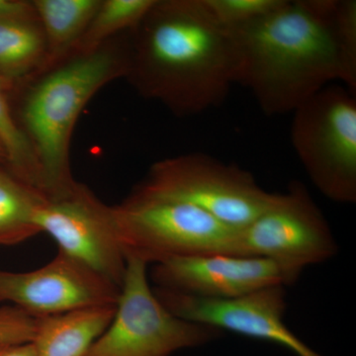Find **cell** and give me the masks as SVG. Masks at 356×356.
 Masks as SVG:
<instances>
[{
    "instance_id": "11",
    "label": "cell",
    "mask_w": 356,
    "mask_h": 356,
    "mask_svg": "<svg viewBox=\"0 0 356 356\" xmlns=\"http://www.w3.org/2000/svg\"><path fill=\"white\" fill-rule=\"evenodd\" d=\"M159 301L173 315L228 331L280 344L296 356H324L304 343L285 325L286 292L283 285L262 288L235 298H204L154 288Z\"/></svg>"
},
{
    "instance_id": "17",
    "label": "cell",
    "mask_w": 356,
    "mask_h": 356,
    "mask_svg": "<svg viewBox=\"0 0 356 356\" xmlns=\"http://www.w3.org/2000/svg\"><path fill=\"white\" fill-rule=\"evenodd\" d=\"M154 2V0H102L70 58L97 50L122 33L134 29Z\"/></svg>"
},
{
    "instance_id": "8",
    "label": "cell",
    "mask_w": 356,
    "mask_h": 356,
    "mask_svg": "<svg viewBox=\"0 0 356 356\" xmlns=\"http://www.w3.org/2000/svg\"><path fill=\"white\" fill-rule=\"evenodd\" d=\"M240 257H262L274 262L288 285L298 280L312 264L337 254L329 222L305 185L292 181L284 193L250 225L238 232Z\"/></svg>"
},
{
    "instance_id": "2",
    "label": "cell",
    "mask_w": 356,
    "mask_h": 356,
    "mask_svg": "<svg viewBox=\"0 0 356 356\" xmlns=\"http://www.w3.org/2000/svg\"><path fill=\"white\" fill-rule=\"evenodd\" d=\"M337 0H284L266 17L233 33L236 83L267 116L293 113L334 81L343 83Z\"/></svg>"
},
{
    "instance_id": "14",
    "label": "cell",
    "mask_w": 356,
    "mask_h": 356,
    "mask_svg": "<svg viewBox=\"0 0 356 356\" xmlns=\"http://www.w3.org/2000/svg\"><path fill=\"white\" fill-rule=\"evenodd\" d=\"M46 40L36 11L0 16V79L10 88L43 72Z\"/></svg>"
},
{
    "instance_id": "12",
    "label": "cell",
    "mask_w": 356,
    "mask_h": 356,
    "mask_svg": "<svg viewBox=\"0 0 356 356\" xmlns=\"http://www.w3.org/2000/svg\"><path fill=\"white\" fill-rule=\"evenodd\" d=\"M156 287L204 298L228 299L262 288L287 286L282 271L262 257L205 254L154 264Z\"/></svg>"
},
{
    "instance_id": "24",
    "label": "cell",
    "mask_w": 356,
    "mask_h": 356,
    "mask_svg": "<svg viewBox=\"0 0 356 356\" xmlns=\"http://www.w3.org/2000/svg\"><path fill=\"white\" fill-rule=\"evenodd\" d=\"M7 158L6 153L4 151V147L2 146L1 142H0V163H6Z\"/></svg>"
},
{
    "instance_id": "1",
    "label": "cell",
    "mask_w": 356,
    "mask_h": 356,
    "mask_svg": "<svg viewBox=\"0 0 356 356\" xmlns=\"http://www.w3.org/2000/svg\"><path fill=\"white\" fill-rule=\"evenodd\" d=\"M236 67L233 33L205 0H154L130 31L126 79L175 116H196L222 104L236 84Z\"/></svg>"
},
{
    "instance_id": "20",
    "label": "cell",
    "mask_w": 356,
    "mask_h": 356,
    "mask_svg": "<svg viewBox=\"0 0 356 356\" xmlns=\"http://www.w3.org/2000/svg\"><path fill=\"white\" fill-rule=\"evenodd\" d=\"M337 41L343 64V83L356 95V1L337 0Z\"/></svg>"
},
{
    "instance_id": "21",
    "label": "cell",
    "mask_w": 356,
    "mask_h": 356,
    "mask_svg": "<svg viewBox=\"0 0 356 356\" xmlns=\"http://www.w3.org/2000/svg\"><path fill=\"white\" fill-rule=\"evenodd\" d=\"M38 318L16 307L0 306V343H32Z\"/></svg>"
},
{
    "instance_id": "15",
    "label": "cell",
    "mask_w": 356,
    "mask_h": 356,
    "mask_svg": "<svg viewBox=\"0 0 356 356\" xmlns=\"http://www.w3.org/2000/svg\"><path fill=\"white\" fill-rule=\"evenodd\" d=\"M102 0H34L44 35L47 58L43 72L57 67L72 55Z\"/></svg>"
},
{
    "instance_id": "18",
    "label": "cell",
    "mask_w": 356,
    "mask_h": 356,
    "mask_svg": "<svg viewBox=\"0 0 356 356\" xmlns=\"http://www.w3.org/2000/svg\"><path fill=\"white\" fill-rule=\"evenodd\" d=\"M10 86L0 79V142L6 153L8 172L26 184L44 192L39 161L32 145L16 123L7 98Z\"/></svg>"
},
{
    "instance_id": "7",
    "label": "cell",
    "mask_w": 356,
    "mask_h": 356,
    "mask_svg": "<svg viewBox=\"0 0 356 356\" xmlns=\"http://www.w3.org/2000/svg\"><path fill=\"white\" fill-rule=\"evenodd\" d=\"M111 323L86 356H170L219 339L222 332L173 315L154 294L149 264L129 257Z\"/></svg>"
},
{
    "instance_id": "3",
    "label": "cell",
    "mask_w": 356,
    "mask_h": 356,
    "mask_svg": "<svg viewBox=\"0 0 356 356\" xmlns=\"http://www.w3.org/2000/svg\"><path fill=\"white\" fill-rule=\"evenodd\" d=\"M129 58L130 31L28 79L32 84L23 100L21 129L38 159L47 197L76 184L70 146L77 119L103 86L127 76Z\"/></svg>"
},
{
    "instance_id": "22",
    "label": "cell",
    "mask_w": 356,
    "mask_h": 356,
    "mask_svg": "<svg viewBox=\"0 0 356 356\" xmlns=\"http://www.w3.org/2000/svg\"><path fill=\"white\" fill-rule=\"evenodd\" d=\"M32 1L17 0H0V16H17L31 13L34 11Z\"/></svg>"
},
{
    "instance_id": "6",
    "label": "cell",
    "mask_w": 356,
    "mask_h": 356,
    "mask_svg": "<svg viewBox=\"0 0 356 356\" xmlns=\"http://www.w3.org/2000/svg\"><path fill=\"white\" fill-rule=\"evenodd\" d=\"M292 146L318 191L356 202V96L330 84L293 112Z\"/></svg>"
},
{
    "instance_id": "4",
    "label": "cell",
    "mask_w": 356,
    "mask_h": 356,
    "mask_svg": "<svg viewBox=\"0 0 356 356\" xmlns=\"http://www.w3.org/2000/svg\"><path fill=\"white\" fill-rule=\"evenodd\" d=\"M113 209L126 257L156 264L194 255L240 257L238 229L191 204L132 192Z\"/></svg>"
},
{
    "instance_id": "9",
    "label": "cell",
    "mask_w": 356,
    "mask_h": 356,
    "mask_svg": "<svg viewBox=\"0 0 356 356\" xmlns=\"http://www.w3.org/2000/svg\"><path fill=\"white\" fill-rule=\"evenodd\" d=\"M37 222L41 233L56 241L60 252L121 287L127 259L113 206L100 200L89 187L76 181L63 193L47 197Z\"/></svg>"
},
{
    "instance_id": "16",
    "label": "cell",
    "mask_w": 356,
    "mask_h": 356,
    "mask_svg": "<svg viewBox=\"0 0 356 356\" xmlns=\"http://www.w3.org/2000/svg\"><path fill=\"white\" fill-rule=\"evenodd\" d=\"M47 196L0 168V247L18 245L41 233L37 216Z\"/></svg>"
},
{
    "instance_id": "5",
    "label": "cell",
    "mask_w": 356,
    "mask_h": 356,
    "mask_svg": "<svg viewBox=\"0 0 356 356\" xmlns=\"http://www.w3.org/2000/svg\"><path fill=\"white\" fill-rule=\"evenodd\" d=\"M133 193L191 204L238 231L277 195L262 189L248 170L197 153L156 161Z\"/></svg>"
},
{
    "instance_id": "10",
    "label": "cell",
    "mask_w": 356,
    "mask_h": 356,
    "mask_svg": "<svg viewBox=\"0 0 356 356\" xmlns=\"http://www.w3.org/2000/svg\"><path fill=\"white\" fill-rule=\"evenodd\" d=\"M119 295L120 287L60 250L34 270H0V303L35 318L116 306Z\"/></svg>"
},
{
    "instance_id": "19",
    "label": "cell",
    "mask_w": 356,
    "mask_h": 356,
    "mask_svg": "<svg viewBox=\"0 0 356 356\" xmlns=\"http://www.w3.org/2000/svg\"><path fill=\"white\" fill-rule=\"evenodd\" d=\"M225 28L236 30L252 24L282 6L284 0H205Z\"/></svg>"
},
{
    "instance_id": "23",
    "label": "cell",
    "mask_w": 356,
    "mask_h": 356,
    "mask_svg": "<svg viewBox=\"0 0 356 356\" xmlns=\"http://www.w3.org/2000/svg\"><path fill=\"white\" fill-rule=\"evenodd\" d=\"M0 356H36L33 343H0Z\"/></svg>"
},
{
    "instance_id": "13",
    "label": "cell",
    "mask_w": 356,
    "mask_h": 356,
    "mask_svg": "<svg viewBox=\"0 0 356 356\" xmlns=\"http://www.w3.org/2000/svg\"><path fill=\"white\" fill-rule=\"evenodd\" d=\"M116 306L95 307L38 318L36 356H86L108 327Z\"/></svg>"
}]
</instances>
